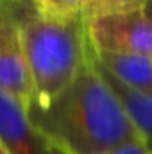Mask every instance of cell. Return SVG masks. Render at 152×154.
<instances>
[{"mask_svg":"<svg viewBox=\"0 0 152 154\" xmlns=\"http://www.w3.org/2000/svg\"><path fill=\"white\" fill-rule=\"evenodd\" d=\"M0 138L11 154H61L31 122L29 113L0 93Z\"/></svg>","mask_w":152,"mask_h":154,"instance_id":"277c9868","label":"cell"},{"mask_svg":"<svg viewBox=\"0 0 152 154\" xmlns=\"http://www.w3.org/2000/svg\"><path fill=\"white\" fill-rule=\"evenodd\" d=\"M0 154H11L9 152V149H7V145H5V142L0 138Z\"/></svg>","mask_w":152,"mask_h":154,"instance_id":"7c38bea8","label":"cell"},{"mask_svg":"<svg viewBox=\"0 0 152 154\" xmlns=\"http://www.w3.org/2000/svg\"><path fill=\"white\" fill-rule=\"evenodd\" d=\"M95 63L122 86L152 97V56L93 54Z\"/></svg>","mask_w":152,"mask_h":154,"instance_id":"8992f818","label":"cell"},{"mask_svg":"<svg viewBox=\"0 0 152 154\" xmlns=\"http://www.w3.org/2000/svg\"><path fill=\"white\" fill-rule=\"evenodd\" d=\"M38 13L45 18H79L84 13L86 0H32Z\"/></svg>","mask_w":152,"mask_h":154,"instance_id":"9c48e42d","label":"cell"},{"mask_svg":"<svg viewBox=\"0 0 152 154\" xmlns=\"http://www.w3.org/2000/svg\"><path fill=\"white\" fill-rule=\"evenodd\" d=\"M149 4L150 0H86L82 16L138 11V9H147Z\"/></svg>","mask_w":152,"mask_h":154,"instance_id":"30bf717a","label":"cell"},{"mask_svg":"<svg viewBox=\"0 0 152 154\" xmlns=\"http://www.w3.org/2000/svg\"><path fill=\"white\" fill-rule=\"evenodd\" d=\"M29 118L61 154H109L138 138L93 56L50 106L32 108Z\"/></svg>","mask_w":152,"mask_h":154,"instance_id":"6da1fadb","label":"cell"},{"mask_svg":"<svg viewBox=\"0 0 152 154\" xmlns=\"http://www.w3.org/2000/svg\"><path fill=\"white\" fill-rule=\"evenodd\" d=\"M100 72L104 74V77L108 79V82L114 90V93L122 100V106H123L125 113L129 116L138 138L141 140V143L152 154V97L150 95H143V93H136V91L122 86L118 81H114L111 75H108L102 68H100Z\"/></svg>","mask_w":152,"mask_h":154,"instance_id":"52a82bcc","label":"cell"},{"mask_svg":"<svg viewBox=\"0 0 152 154\" xmlns=\"http://www.w3.org/2000/svg\"><path fill=\"white\" fill-rule=\"evenodd\" d=\"M20 41L34 82L32 108L38 109L50 106L91 57L84 16L59 20L36 14L22 29Z\"/></svg>","mask_w":152,"mask_h":154,"instance_id":"7a4b0ae2","label":"cell"},{"mask_svg":"<svg viewBox=\"0 0 152 154\" xmlns=\"http://www.w3.org/2000/svg\"><path fill=\"white\" fill-rule=\"evenodd\" d=\"M0 93L18 102L27 113L34 104V82L20 38L0 45Z\"/></svg>","mask_w":152,"mask_h":154,"instance_id":"5b68a950","label":"cell"},{"mask_svg":"<svg viewBox=\"0 0 152 154\" xmlns=\"http://www.w3.org/2000/svg\"><path fill=\"white\" fill-rule=\"evenodd\" d=\"M109 154H150V151L141 143L140 138H136V140H131V142H127V143L116 147V149L111 151Z\"/></svg>","mask_w":152,"mask_h":154,"instance_id":"8fae6325","label":"cell"},{"mask_svg":"<svg viewBox=\"0 0 152 154\" xmlns=\"http://www.w3.org/2000/svg\"><path fill=\"white\" fill-rule=\"evenodd\" d=\"M93 54L152 56V9L84 16Z\"/></svg>","mask_w":152,"mask_h":154,"instance_id":"3957f363","label":"cell"},{"mask_svg":"<svg viewBox=\"0 0 152 154\" xmlns=\"http://www.w3.org/2000/svg\"><path fill=\"white\" fill-rule=\"evenodd\" d=\"M149 7H150V9H152V0H150V4H149Z\"/></svg>","mask_w":152,"mask_h":154,"instance_id":"4fadbf2b","label":"cell"},{"mask_svg":"<svg viewBox=\"0 0 152 154\" xmlns=\"http://www.w3.org/2000/svg\"><path fill=\"white\" fill-rule=\"evenodd\" d=\"M39 14L32 0H0V45L20 38L22 29Z\"/></svg>","mask_w":152,"mask_h":154,"instance_id":"ba28073f","label":"cell"}]
</instances>
